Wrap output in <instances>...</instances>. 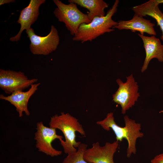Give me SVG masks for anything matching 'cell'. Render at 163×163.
<instances>
[{
    "mask_svg": "<svg viewBox=\"0 0 163 163\" xmlns=\"http://www.w3.org/2000/svg\"><path fill=\"white\" fill-rule=\"evenodd\" d=\"M124 119L125 126H120L115 121L113 113L110 112L107 114L104 120L97 121L96 123L105 130L112 129L116 136V140L121 142L123 139L127 140L128 145L126 155L128 158H129L132 154H136V140L139 138L142 137L144 134L140 131V123H136L127 115L124 117Z\"/></svg>",
    "mask_w": 163,
    "mask_h": 163,
    "instance_id": "6da1fadb",
    "label": "cell"
},
{
    "mask_svg": "<svg viewBox=\"0 0 163 163\" xmlns=\"http://www.w3.org/2000/svg\"><path fill=\"white\" fill-rule=\"evenodd\" d=\"M119 2V0H116L104 16L95 17L90 23L81 24L72 40L82 43L91 41L105 33L114 31L113 28L117 25L118 22L113 20L112 17L117 11Z\"/></svg>",
    "mask_w": 163,
    "mask_h": 163,
    "instance_id": "7a4b0ae2",
    "label": "cell"
},
{
    "mask_svg": "<svg viewBox=\"0 0 163 163\" xmlns=\"http://www.w3.org/2000/svg\"><path fill=\"white\" fill-rule=\"evenodd\" d=\"M50 127L57 129L63 133L65 138L60 141L65 153L75 152L81 143L76 140V132L82 135L85 136V133L82 125L78 120L68 113L61 112L60 115L56 114L52 117L49 123Z\"/></svg>",
    "mask_w": 163,
    "mask_h": 163,
    "instance_id": "3957f363",
    "label": "cell"
},
{
    "mask_svg": "<svg viewBox=\"0 0 163 163\" xmlns=\"http://www.w3.org/2000/svg\"><path fill=\"white\" fill-rule=\"evenodd\" d=\"M53 1L57 6L53 12L55 16L59 21L65 24L71 35L74 36L77 34L81 24L91 22L87 14L79 10L76 4L69 2L66 4L59 0H53Z\"/></svg>",
    "mask_w": 163,
    "mask_h": 163,
    "instance_id": "277c9868",
    "label": "cell"
},
{
    "mask_svg": "<svg viewBox=\"0 0 163 163\" xmlns=\"http://www.w3.org/2000/svg\"><path fill=\"white\" fill-rule=\"evenodd\" d=\"M126 81L123 82L120 78L117 79L119 85L117 90L113 95V101L120 105L123 114L133 106L140 96L138 92L139 88L133 75L131 74L126 77Z\"/></svg>",
    "mask_w": 163,
    "mask_h": 163,
    "instance_id": "5b68a950",
    "label": "cell"
},
{
    "mask_svg": "<svg viewBox=\"0 0 163 163\" xmlns=\"http://www.w3.org/2000/svg\"><path fill=\"white\" fill-rule=\"evenodd\" d=\"M25 31L30 42V51L33 54L47 55L57 49L59 37L57 30L53 25L51 26L50 32L45 36L36 35L32 28Z\"/></svg>",
    "mask_w": 163,
    "mask_h": 163,
    "instance_id": "8992f818",
    "label": "cell"
},
{
    "mask_svg": "<svg viewBox=\"0 0 163 163\" xmlns=\"http://www.w3.org/2000/svg\"><path fill=\"white\" fill-rule=\"evenodd\" d=\"M36 125L34 139L38 151L51 157L61 155L62 151L55 149L52 143L56 139L60 141L63 140V136L56 134V129L46 126L42 121L37 122Z\"/></svg>",
    "mask_w": 163,
    "mask_h": 163,
    "instance_id": "52a82bcc",
    "label": "cell"
},
{
    "mask_svg": "<svg viewBox=\"0 0 163 163\" xmlns=\"http://www.w3.org/2000/svg\"><path fill=\"white\" fill-rule=\"evenodd\" d=\"M38 80L29 79L23 72L0 69V87L7 94L18 91H23Z\"/></svg>",
    "mask_w": 163,
    "mask_h": 163,
    "instance_id": "ba28073f",
    "label": "cell"
},
{
    "mask_svg": "<svg viewBox=\"0 0 163 163\" xmlns=\"http://www.w3.org/2000/svg\"><path fill=\"white\" fill-rule=\"evenodd\" d=\"M119 145V141L117 140L112 143L106 142L103 146L96 142L85 150L84 158L89 163H114L113 156Z\"/></svg>",
    "mask_w": 163,
    "mask_h": 163,
    "instance_id": "9c48e42d",
    "label": "cell"
},
{
    "mask_svg": "<svg viewBox=\"0 0 163 163\" xmlns=\"http://www.w3.org/2000/svg\"><path fill=\"white\" fill-rule=\"evenodd\" d=\"M45 0H30L28 5L20 11L18 19L17 21L21 25L20 30L15 36L11 37V41H18L24 30L30 29L31 25L37 20L39 14L40 6L45 2Z\"/></svg>",
    "mask_w": 163,
    "mask_h": 163,
    "instance_id": "30bf717a",
    "label": "cell"
},
{
    "mask_svg": "<svg viewBox=\"0 0 163 163\" xmlns=\"http://www.w3.org/2000/svg\"><path fill=\"white\" fill-rule=\"evenodd\" d=\"M40 85V83H34L30 86V88L27 91H16L7 96L1 94L0 99L7 101L13 105L18 113L19 117H22L23 113L26 115L29 116L30 114L28 108L29 100L38 90V87Z\"/></svg>",
    "mask_w": 163,
    "mask_h": 163,
    "instance_id": "8fae6325",
    "label": "cell"
},
{
    "mask_svg": "<svg viewBox=\"0 0 163 163\" xmlns=\"http://www.w3.org/2000/svg\"><path fill=\"white\" fill-rule=\"evenodd\" d=\"M138 35L143 41L145 51V57L141 69V72H143L152 59L157 58L159 62H163V45L160 39L155 36L148 37L139 33Z\"/></svg>",
    "mask_w": 163,
    "mask_h": 163,
    "instance_id": "7c38bea8",
    "label": "cell"
},
{
    "mask_svg": "<svg viewBox=\"0 0 163 163\" xmlns=\"http://www.w3.org/2000/svg\"><path fill=\"white\" fill-rule=\"evenodd\" d=\"M155 26V24L152 23L150 20L134 14L133 18L130 20L118 21L117 25L113 29L116 28L119 30H130L134 32L139 31L142 35H144L145 33L155 36L156 33L154 29Z\"/></svg>",
    "mask_w": 163,
    "mask_h": 163,
    "instance_id": "4fadbf2b",
    "label": "cell"
},
{
    "mask_svg": "<svg viewBox=\"0 0 163 163\" xmlns=\"http://www.w3.org/2000/svg\"><path fill=\"white\" fill-rule=\"evenodd\" d=\"M157 0H150L133 7L135 14L143 17L148 15L155 19L162 32L161 39L163 42V13L159 8Z\"/></svg>",
    "mask_w": 163,
    "mask_h": 163,
    "instance_id": "5bb4252c",
    "label": "cell"
},
{
    "mask_svg": "<svg viewBox=\"0 0 163 163\" xmlns=\"http://www.w3.org/2000/svg\"><path fill=\"white\" fill-rule=\"evenodd\" d=\"M68 2L88 9L89 11L88 17L91 21L95 17L104 16L106 15L104 9L109 5L103 0H69Z\"/></svg>",
    "mask_w": 163,
    "mask_h": 163,
    "instance_id": "9a60e30c",
    "label": "cell"
},
{
    "mask_svg": "<svg viewBox=\"0 0 163 163\" xmlns=\"http://www.w3.org/2000/svg\"><path fill=\"white\" fill-rule=\"evenodd\" d=\"M87 146V144L81 143L78 147L77 151L68 154L62 163H89L85 160L84 157Z\"/></svg>",
    "mask_w": 163,
    "mask_h": 163,
    "instance_id": "2e32d148",
    "label": "cell"
},
{
    "mask_svg": "<svg viewBox=\"0 0 163 163\" xmlns=\"http://www.w3.org/2000/svg\"><path fill=\"white\" fill-rule=\"evenodd\" d=\"M151 163H163V153L155 156L151 161Z\"/></svg>",
    "mask_w": 163,
    "mask_h": 163,
    "instance_id": "e0dca14e",
    "label": "cell"
},
{
    "mask_svg": "<svg viewBox=\"0 0 163 163\" xmlns=\"http://www.w3.org/2000/svg\"><path fill=\"white\" fill-rule=\"evenodd\" d=\"M15 1L14 0H0V5H3L5 4L10 3L11 2H13Z\"/></svg>",
    "mask_w": 163,
    "mask_h": 163,
    "instance_id": "ac0fdd59",
    "label": "cell"
},
{
    "mask_svg": "<svg viewBox=\"0 0 163 163\" xmlns=\"http://www.w3.org/2000/svg\"><path fill=\"white\" fill-rule=\"evenodd\" d=\"M157 2L159 4L163 3V0H157Z\"/></svg>",
    "mask_w": 163,
    "mask_h": 163,
    "instance_id": "d6986e66",
    "label": "cell"
}]
</instances>
